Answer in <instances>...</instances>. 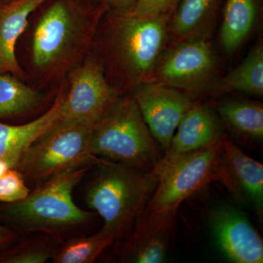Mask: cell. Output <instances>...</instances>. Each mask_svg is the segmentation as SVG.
Masks as SVG:
<instances>
[{
  "label": "cell",
  "mask_w": 263,
  "mask_h": 263,
  "mask_svg": "<svg viewBox=\"0 0 263 263\" xmlns=\"http://www.w3.org/2000/svg\"><path fill=\"white\" fill-rule=\"evenodd\" d=\"M86 190L90 209L103 219L100 230L119 243L130 233L138 216L155 193L160 170L141 171L100 159Z\"/></svg>",
  "instance_id": "6da1fadb"
},
{
  "label": "cell",
  "mask_w": 263,
  "mask_h": 263,
  "mask_svg": "<svg viewBox=\"0 0 263 263\" xmlns=\"http://www.w3.org/2000/svg\"><path fill=\"white\" fill-rule=\"evenodd\" d=\"M90 151L96 158L151 171L160 155L135 99L117 100L91 127Z\"/></svg>",
  "instance_id": "7a4b0ae2"
},
{
  "label": "cell",
  "mask_w": 263,
  "mask_h": 263,
  "mask_svg": "<svg viewBox=\"0 0 263 263\" xmlns=\"http://www.w3.org/2000/svg\"><path fill=\"white\" fill-rule=\"evenodd\" d=\"M98 160L67 170L41 183L24 200L10 203L8 216L24 231L55 236L89 222L91 213L76 205L72 192Z\"/></svg>",
  "instance_id": "3957f363"
},
{
  "label": "cell",
  "mask_w": 263,
  "mask_h": 263,
  "mask_svg": "<svg viewBox=\"0 0 263 263\" xmlns=\"http://www.w3.org/2000/svg\"><path fill=\"white\" fill-rule=\"evenodd\" d=\"M92 126L60 119L27 148L15 169L24 179L41 184L67 170L98 160L90 151Z\"/></svg>",
  "instance_id": "277c9868"
},
{
  "label": "cell",
  "mask_w": 263,
  "mask_h": 263,
  "mask_svg": "<svg viewBox=\"0 0 263 263\" xmlns=\"http://www.w3.org/2000/svg\"><path fill=\"white\" fill-rule=\"evenodd\" d=\"M222 136L167 166H158L160 181L143 209L159 212L179 209L183 200L216 179L227 178Z\"/></svg>",
  "instance_id": "5b68a950"
},
{
  "label": "cell",
  "mask_w": 263,
  "mask_h": 263,
  "mask_svg": "<svg viewBox=\"0 0 263 263\" xmlns=\"http://www.w3.org/2000/svg\"><path fill=\"white\" fill-rule=\"evenodd\" d=\"M70 80V91L63 100L62 119L93 125L117 101L115 92L94 62L74 70Z\"/></svg>",
  "instance_id": "8992f818"
},
{
  "label": "cell",
  "mask_w": 263,
  "mask_h": 263,
  "mask_svg": "<svg viewBox=\"0 0 263 263\" xmlns=\"http://www.w3.org/2000/svg\"><path fill=\"white\" fill-rule=\"evenodd\" d=\"M178 209L142 212L129 234L119 242L121 262L162 263L167 255Z\"/></svg>",
  "instance_id": "52a82bcc"
},
{
  "label": "cell",
  "mask_w": 263,
  "mask_h": 263,
  "mask_svg": "<svg viewBox=\"0 0 263 263\" xmlns=\"http://www.w3.org/2000/svg\"><path fill=\"white\" fill-rule=\"evenodd\" d=\"M134 99L152 136L166 152L180 121L193 105L191 100L177 90L162 85L143 86Z\"/></svg>",
  "instance_id": "ba28073f"
},
{
  "label": "cell",
  "mask_w": 263,
  "mask_h": 263,
  "mask_svg": "<svg viewBox=\"0 0 263 263\" xmlns=\"http://www.w3.org/2000/svg\"><path fill=\"white\" fill-rule=\"evenodd\" d=\"M162 15L155 17L128 15L121 23L118 43L129 68L138 75L149 72L157 61L164 37Z\"/></svg>",
  "instance_id": "9c48e42d"
},
{
  "label": "cell",
  "mask_w": 263,
  "mask_h": 263,
  "mask_svg": "<svg viewBox=\"0 0 263 263\" xmlns=\"http://www.w3.org/2000/svg\"><path fill=\"white\" fill-rule=\"evenodd\" d=\"M211 226L224 255L235 263H262V237L245 214L224 205L211 214Z\"/></svg>",
  "instance_id": "30bf717a"
},
{
  "label": "cell",
  "mask_w": 263,
  "mask_h": 263,
  "mask_svg": "<svg viewBox=\"0 0 263 263\" xmlns=\"http://www.w3.org/2000/svg\"><path fill=\"white\" fill-rule=\"evenodd\" d=\"M214 63L212 49L206 42L190 41L176 48L166 58L161 66L160 77L171 86L195 89L211 75Z\"/></svg>",
  "instance_id": "8fae6325"
},
{
  "label": "cell",
  "mask_w": 263,
  "mask_h": 263,
  "mask_svg": "<svg viewBox=\"0 0 263 263\" xmlns=\"http://www.w3.org/2000/svg\"><path fill=\"white\" fill-rule=\"evenodd\" d=\"M73 18L67 5L58 1L43 14L34 30L32 59L38 67L55 63L70 44L75 29Z\"/></svg>",
  "instance_id": "7c38bea8"
},
{
  "label": "cell",
  "mask_w": 263,
  "mask_h": 263,
  "mask_svg": "<svg viewBox=\"0 0 263 263\" xmlns=\"http://www.w3.org/2000/svg\"><path fill=\"white\" fill-rule=\"evenodd\" d=\"M168 149L158 162L164 167L207 146L220 136L217 119L205 107L192 105L180 121Z\"/></svg>",
  "instance_id": "4fadbf2b"
},
{
  "label": "cell",
  "mask_w": 263,
  "mask_h": 263,
  "mask_svg": "<svg viewBox=\"0 0 263 263\" xmlns=\"http://www.w3.org/2000/svg\"><path fill=\"white\" fill-rule=\"evenodd\" d=\"M63 100L60 97L46 113L27 124L10 125L0 122V158L9 161L16 168L27 148L62 119Z\"/></svg>",
  "instance_id": "5bb4252c"
},
{
  "label": "cell",
  "mask_w": 263,
  "mask_h": 263,
  "mask_svg": "<svg viewBox=\"0 0 263 263\" xmlns=\"http://www.w3.org/2000/svg\"><path fill=\"white\" fill-rule=\"evenodd\" d=\"M223 163L228 178L245 193L260 219L263 215V166L222 136Z\"/></svg>",
  "instance_id": "9a60e30c"
},
{
  "label": "cell",
  "mask_w": 263,
  "mask_h": 263,
  "mask_svg": "<svg viewBox=\"0 0 263 263\" xmlns=\"http://www.w3.org/2000/svg\"><path fill=\"white\" fill-rule=\"evenodd\" d=\"M46 0H14L0 8V72L19 74L15 44L24 32L29 15Z\"/></svg>",
  "instance_id": "2e32d148"
},
{
  "label": "cell",
  "mask_w": 263,
  "mask_h": 263,
  "mask_svg": "<svg viewBox=\"0 0 263 263\" xmlns=\"http://www.w3.org/2000/svg\"><path fill=\"white\" fill-rule=\"evenodd\" d=\"M255 0H228L221 27L224 49L232 52L243 42L255 21Z\"/></svg>",
  "instance_id": "e0dca14e"
},
{
  "label": "cell",
  "mask_w": 263,
  "mask_h": 263,
  "mask_svg": "<svg viewBox=\"0 0 263 263\" xmlns=\"http://www.w3.org/2000/svg\"><path fill=\"white\" fill-rule=\"evenodd\" d=\"M222 119L242 137L254 141L263 138V108L254 102L232 100L218 105Z\"/></svg>",
  "instance_id": "ac0fdd59"
},
{
  "label": "cell",
  "mask_w": 263,
  "mask_h": 263,
  "mask_svg": "<svg viewBox=\"0 0 263 263\" xmlns=\"http://www.w3.org/2000/svg\"><path fill=\"white\" fill-rule=\"evenodd\" d=\"M219 91H235L253 96L263 95V48L259 44L238 67L219 83Z\"/></svg>",
  "instance_id": "d6986e66"
},
{
  "label": "cell",
  "mask_w": 263,
  "mask_h": 263,
  "mask_svg": "<svg viewBox=\"0 0 263 263\" xmlns=\"http://www.w3.org/2000/svg\"><path fill=\"white\" fill-rule=\"evenodd\" d=\"M114 243L111 236L99 231L96 234L73 238L59 245L51 259L54 263L94 262Z\"/></svg>",
  "instance_id": "ffe728a7"
},
{
  "label": "cell",
  "mask_w": 263,
  "mask_h": 263,
  "mask_svg": "<svg viewBox=\"0 0 263 263\" xmlns=\"http://www.w3.org/2000/svg\"><path fill=\"white\" fill-rule=\"evenodd\" d=\"M42 100L37 91L0 72V117L27 113Z\"/></svg>",
  "instance_id": "44dd1931"
},
{
  "label": "cell",
  "mask_w": 263,
  "mask_h": 263,
  "mask_svg": "<svg viewBox=\"0 0 263 263\" xmlns=\"http://www.w3.org/2000/svg\"><path fill=\"white\" fill-rule=\"evenodd\" d=\"M57 237H45L24 241L10 252L3 262L7 263H44L51 259L53 252L60 245Z\"/></svg>",
  "instance_id": "7402d4cb"
},
{
  "label": "cell",
  "mask_w": 263,
  "mask_h": 263,
  "mask_svg": "<svg viewBox=\"0 0 263 263\" xmlns=\"http://www.w3.org/2000/svg\"><path fill=\"white\" fill-rule=\"evenodd\" d=\"M214 0H183L175 15L174 28L179 35H186L206 16Z\"/></svg>",
  "instance_id": "603a6c76"
},
{
  "label": "cell",
  "mask_w": 263,
  "mask_h": 263,
  "mask_svg": "<svg viewBox=\"0 0 263 263\" xmlns=\"http://www.w3.org/2000/svg\"><path fill=\"white\" fill-rule=\"evenodd\" d=\"M29 189L18 170L10 169L0 178V202L14 203L26 198Z\"/></svg>",
  "instance_id": "cb8c5ba5"
},
{
  "label": "cell",
  "mask_w": 263,
  "mask_h": 263,
  "mask_svg": "<svg viewBox=\"0 0 263 263\" xmlns=\"http://www.w3.org/2000/svg\"><path fill=\"white\" fill-rule=\"evenodd\" d=\"M176 2L177 0H136L129 15L141 18L160 16L168 11Z\"/></svg>",
  "instance_id": "d4e9b609"
},
{
  "label": "cell",
  "mask_w": 263,
  "mask_h": 263,
  "mask_svg": "<svg viewBox=\"0 0 263 263\" xmlns=\"http://www.w3.org/2000/svg\"><path fill=\"white\" fill-rule=\"evenodd\" d=\"M109 3L119 13L129 14L136 4V0H108Z\"/></svg>",
  "instance_id": "484cf974"
},
{
  "label": "cell",
  "mask_w": 263,
  "mask_h": 263,
  "mask_svg": "<svg viewBox=\"0 0 263 263\" xmlns=\"http://www.w3.org/2000/svg\"><path fill=\"white\" fill-rule=\"evenodd\" d=\"M12 168H14V167L9 161L0 158V178L4 176L10 169Z\"/></svg>",
  "instance_id": "4316f807"
},
{
  "label": "cell",
  "mask_w": 263,
  "mask_h": 263,
  "mask_svg": "<svg viewBox=\"0 0 263 263\" xmlns=\"http://www.w3.org/2000/svg\"><path fill=\"white\" fill-rule=\"evenodd\" d=\"M9 238V235L0 227V245Z\"/></svg>",
  "instance_id": "83f0119b"
},
{
  "label": "cell",
  "mask_w": 263,
  "mask_h": 263,
  "mask_svg": "<svg viewBox=\"0 0 263 263\" xmlns=\"http://www.w3.org/2000/svg\"><path fill=\"white\" fill-rule=\"evenodd\" d=\"M79 1L95 2V1H98V0H79Z\"/></svg>",
  "instance_id": "f1b7e54d"
}]
</instances>
